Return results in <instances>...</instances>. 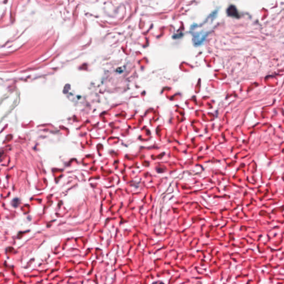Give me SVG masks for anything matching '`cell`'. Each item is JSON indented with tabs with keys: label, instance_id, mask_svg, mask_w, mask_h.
Masks as SVG:
<instances>
[{
	"label": "cell",
	"instance_id": "cell-1",
	"mask_svg": "<svg viewBox=\"0 0 284 284\" xmlns=\"http://www.w3.org/2000/svg\"><path fill=\"white\" fill-rule=\"evenodd\" d=\"M227 14L229 16H231V17H235V18L239 17V15L238 11L236 10V7L233 5L230 6L227 9Z\"/></svg>",
	"mask_w": 284,
	"mask_h": 284
},
{
	"label": "cell",
	"instance_id": "cell-2",
	"mask_svg": "<svg viewBox=\"0 0 284 284\" xmlns=\"http://www.w3.org/2000/svg\"><path fill=\"white\" fill-rule=\"evenodd\" d=\"M152 284H164L163 283H162V281H155V282H154Z\"/></svg>",
	"mask_w": 284,
	"mask_h": 284
}]
</instances>
